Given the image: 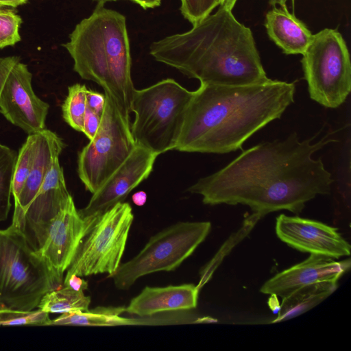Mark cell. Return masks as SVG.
Returning <instances> with one entry per match:
<instances>
[{
    "label": "cell",
    "instance_id": "30",
    "mask_svg": "<svg viewBox=\"0 0 351 351\" xmlns=\"http://www.w3.org/2000/svg\"><path fill=\"white\" fill-rule=\"evenodd\" d=\"M105 93H101L93 90H87L86 106L95 113L101 115L105 105Z\"/></svg>",
    "mask_w": 351,
    "mask_h": 351
},
{
    "label": "cell",
    "instance_id": "31",
    "mask_svg": "<svg viewBox=\"0 0 351 351\" xmlns=\"http://www.w3.org/2000/svg\"><path fill=\"white\" fill-rule=\"evenodd\" d=\"M19 62L20 58L16 56L0 58V95L8 75Z\"/></svg>",
    "mask_w": 351,
    "mask_h": 351
},
{
    "label": "cell",
    "instance_id": "39",
    "mask_svg": "<svg viewBox=\"0 0 351 351\" xmlns=\"http://www.w3.org/2000/svg\"><path fill=\"white\" fill-rule=\"evenodd\" d=\"M3 8L2 7H0V9Z\"/></svg>",
    "mask_w": 351,
    "mask_h": 351
},
{
    "label": "cell",
    "instance_id": "27",
    "mask_svg": "<svg viewBox=\"0 0 351 351\" xmlns=\"http://www.w3.org/2000/svg\"><path fill=\"white\" fill-rule=\"evenodd\" d=\"M21 23L22 19L14 8L0 9V49L13 46L21 40L19 28Z\"/></svg>",
    "mask_w": 351,
    "mask_h": 351
},
{
    "label": "cell",
    "instance_id": "18",
    "mask_svg": "<svg viewBox=\"0 0 351 351\" xmlns=\"http://www.w3.org/2000/svg\"><path fill=\"white\" fill-rule=\"evenodd\" d=\"M199 289L193 284L145 287L130 301L125 312L140 317L167 311L191 310L197 305Z\"/></svg>",
    "mask_w": 351,
    "mask_h": 351
},
{
    "label": "cell",
    "instance_id": "38",
    "mask_svg": "<svg viewBox=\"0 0 351 351\" xmlns=\"http://www.w3.org/2000/svg\"><path fill=\"white\" fill-rule=\"evenodd\" d=\"M95 1H97L98 3H101L105 4V3H106V2H108V1H116L117 0H95Z\"/></svg>",
    "mask_w": 351,
    "mask_h": 351
},
{
    "label": "cell",
    "instance_id": "9",
    "mask_svg": "<svg viewBox=\"0 0 351 351\" xmlns=\"http://www.w3.org/2000/svg\"><path fill=\"white\" fill-rule=\"evenodd\" d=\"M95 137L78 154L77 173L86 189L96 192L125 160L136 143L131 123L107 94Z\"/></svg>",
    "mask_w": 351,
    "mask_h": 351
},
{
    "label": "cell",
    "instance_id": "6",
    "mask_svg": "<svg viewBox=\"0 0 351 351\" xmlns=\"http://www.w3.org/2000/svg\"><path fill=\"white\" fill-rule=\"evenodd\" d=\"M193 91L167 78L134 89L131 132L136 145L160 155L173 150Z\"/></svg>",
    "mask_w": 351,
    "mask_h": 351
},
{
    "label": "cell",
    "instance_id": "29",
    "mask_svg": "<svg viewBox=\"0 0 351 351\" xmlns=\"http://www.w3.org/2000/svg\"><path fill=\"white\" fill-rule=\"evenodd\" d=\"M101 123V115L95 113L88 107L84 119L83 133L92 140L97 134Z\"/></svg>",
    "mask_w": 351,
    "mask_h": 351
},
{
    "label": "cell",
    "instance_id": "1",
    "mask_svg": "<svg viewBox=\"0 0 351 351\" xmlns=\"http://www.w3.org/2000/svg\"><path fill=\"white\" fill-rule=\"evenodd\" d=\"M316 136L300 141L293 132L258 143L187 191L200 195L204 204L247 206L261 218L281 210L299 214L317 195L330 193L334 182L322 158L313 155L335 140L326 136L313 143Z\"/></svg>",
    "mask_w": 351,
    "mask_h": 351
},
{
    "label": "cell",
    "instance_id": "17",
    "mask_svg": "<svg viewBox=\"0 0 351 351\" xmlns=\"http://www.w3.org/2000/svg\"><path fill=\"white\" fill-rule=\"evenodd\" d=\"M64 147V141L55 132L46 128L36 132L33 165L20 195L14 202L12 223L21 230L27 208L40 188L54 161L59 158Z\"/></svg>",
    "mask_w": 351,
    "mask_h": 351
},
{
    "label": "cell",
    "instance_id": "16",
    "mask_svg": "<svg viewBox=\"0 0 351 351\" xmlns=\"http://www.w3.org/2000/svg\"><path fill=\"white\" fill-rule=\"evenodd\" d=\"M350 266V258L337 261L328 256L313 254L304 261L267 280L260 291L282 298L306 285L321 282H337Z\"/></svg>",
    "mask_w": 351,
    "mask_h": 351
},
{
    "label": "cell",
    "instance_id": "21",
    "mask_svg": "<svg viewBox=\"0 0 351 351\" xmlns=\"http://www.w3.org/2000/svg\"><path fill=\"white\" fill-rule=\"evenodd\" d=\"M123 312H125V306H98L84 311L61 314L51 319L49 325L114 326L149 324L145 321V317L140 319L122 317Z\"/></svg>",
    "mask_w": 351,
    "mask_h": 351
},
{
    "label": "cell",
    "instance_id": "37",
    "mask_svg": "<svg viewBox=\"0 0 351 351\" xmlns=\"http://www.w3.org/2000/svg\"><path fill=\"white\" fill-rule=\"evenodd\" d=\"M287 0H269V3L272 7H275L277 4H279L280 7L286 5V2ZM293 6L294 5L295 0H291Z\"/></svg>",
    "mask_w": 351,
    "mask_h": 351
},
{
    "label": "cell",
    "instance_id": "4",
    "mask_svg": "<svg viewBox=\"0 0 351 351\" xmlns=\"http://www.w3.org/2000/svg\"><path fill=\"white\" fill-rule=\"evenodd\" d=\"M73 60V70L84 80L101 86L130 123L135 88L126 19L98 3L93 13L77 23L62 45Z\"/></svg>",
    "mask_w": 351,
    "mask_h": 351
},
{
    "label": "cell",
    "instance_id": "24",
    "mask_svg": "<svg viewBox=\"0 0 351 351\" xmlns=\"http://www.w3.org/2000/svg\"><path fill=\"white\" fill-rule=\"evenodd\" d=\"M84 84H75L68 88V94L62 105V117L73 129L83 132L84 119L86 110V92Z\"/></svg>",
    "mask_w": 351,
    "mask_h": 351
},
{
    "label": "cell",
    "instance_id": "10",
    "mask_svg": "<svg viewBox=\"0 0 351 351\" xmlns=\"http://www.w3.org/2000/svg\"><path fill=\"white\" fill-rule=\"evenodd\" d=\"M133 220L132 207L124 202L99 215L81 241L66 276L112 275L121 264Z\"/></svg>",
    "mask_w": 351,
    "mask_h": 351
},
{
    "label": "cell",
    "instance_id": "7",
    "mask_svg": "<svg viewBox=\"0 0 351 351\" xmlns=\"http://www.w3.org/2000/svg\"><path fill=\"white\" fill-rule=\"evenodd\" d=\"M209 221H179L151 237L132 258L121 263L108 278L115 287L127 290L141 277L177 269L205 240Z\"/></svg>",
    "mask_w": 351,
    "mask_h": 351
},
{
    "label": "cell",
    "instance_id": "22",
    "mask_svg": "<svg viewBox=\"0 0 351 351\" xmlns=\"http://www.w3.org/2000/svg\"><path fill=\"white\" fill-rule=\"evenodd\" d=\"M90 304V298L84 291L62 286L47 292L40 300L37 308L49 314H63L87 311Z\"/></svg>",
    "mask_w": 351,
    "mask_h": 351
},
{
    "label": "cell",
    "instance_id": "12",
    "mask_svg": "<svg viewBox=\"0 0 351 351\" xmlns=\"http://www.w3.org/2000/svg\"><path fill=\"white\" fill-rule=\"evenodd\" d=\"M32 73L19 62L8 75L0 95V111L5 119L28 134L45 129L49 105L32 86Z\"/></svg>",
    "mask_w": 351,
    "mask_h": 351
},
{
    "label": "cell",
    "instance_id": "23",
    "mask_svg": "<svg viewBox=\"0 0 351 351\" xmlns=\"http://www.w3.org/2000/svg\"><path fill=\"white\" fill-rule=\"evenodd\" d=\"M17 155L15 150L0 143V222L7 219L10 210Z\"/></svg>",
    "mask_w": 351,
    "mask_h": 351
},
{
    "label": "cell",
    "instance_id": "2",
    "mask_svg": "<svg viewBox=\"0 0 351 351\" xmlns=\"http://www.w3.org/2000/svg\"><path fill=\"white\" fill-rule=\"evenodd\" d=\"M295 82L269 79L256 84L200 83L193 91L173 150L226 154L244 142L294 101Z\"/></svg>",
    "mask_w": 351,
    "mask_h": 351
},
{
    "label": "cell",
    "instance_id": "5",
    "mask_svg": "<svg viewBox=\"0 0 351 351\" xmlns=\"http://www.w3.org/2000/svg\"><path fill=\"white\" fill-rule=\"evenodd\" d=\"M62 286L23 230L13 223L0 230L1 308L35 310L47 292Z\"/></svg>",
    "mask_w": 351,
    "mask_h": 351
},
{
    "label": "cell",
    "instance_id": "8",
    "mask_svg": "<svg viewBox=\"0 0 351 351\" xmlns=\"http://www.w3.org/2000/svg\"><path fill=\"white\" fill-rule=\"evenodd\" d=\"M310 97L326 108H336L351 90V62L342 35L325 28L313 34L301 60Z\"/></svg>",
    "mask_w": 351,
    "mask_h": 351
},
{
    "label": "cell",
    "instance_id": "3",
    "mask_svg": "<svg viewBox=\"0 0 351 351\" xmlns=\"http://www.w3.org/2000/svg\"><path fill=\"white\" fill-rule=\"evenodd\" d=\"M149 53L202 84L246 86L270 79L251 29L222 6L189 31L152 43Z\"/></svg>",
    "mask_w": 351,
    "mask_h": 351
},
{
    "label": "cell",
    "instance_id": "11",
    "mask_svg": "<svg viewBox=\"0 0 351 351\" xmlns=\"http://www.w3.org/2000/svg\"><path fill=\"white\" fill-rule=\"evenodd\" d=\"M97 217H81L71 196L63 209L51 221L46 238L36 252L59 280L64 281V273L70 265L81 241L93 227Z\"/></svg>",
    "mask_w": 351,
    "mask_h": 351
},
{
    "label": "cell",
    "instance_id": "32",
    "mask_svg": "<svg viewBox=\"0 0 351 351\" xmlns=\"http://www.w3.org/2000/svg\"><path fill=\"white\" fill-rule=\"evenodd\" d=\"M63 286L68 287L75 291H84L88 288V282L75 274L66 276L63 281Z\"/></svg>",
    "mask_w": 351,
    "mask_h": 351
},
{
    "label": "cell",
    "instance_id": "34",
    "mask_svg": "<svg viewBox=\"0 0 351 351\" xmlns=\"http://www.w3.org/2000/svg\"><path fill=\"white\" fill-rule=\"evenodd\" d=\"M132 199L135 205L138 206H143L147 201V194L143 191H138L132 195Z\"/></svg>",
    "mask_w": 351,
    "mask_h": 351
},
{
    "label": "cell",
    "instance_id": "25",
    "mask_svg": "<svg viewBox=\"0 0 351 351\" xmlns=\"http://www.w3.org/2000/svg\"><path fill=\"white\" fill-rule=\"evenodd\" d=\"M36 143V132L29 134L18 153L12 188L14 202L17 200L32 167Z\"/></svg>",
    "mask_w": 351,
    "mask_h": 351
},
{
    "label": "cell",
    "instance_id": "13",
    "mask_svg": "<svg viewBox=\"0 0 351 351\" xmlns=\"http://www.w3.org/2000/svg\"><path fill=\"white\" fill-rule=\"evenodd\" d=\"M158 156L136 144L125 160L93 193L88 204L78 210L81 217H97L116 204L123 202L128 194L149 177Z\"/></svg>",
    "mask_w": 351,
    "mask_h": 351
},
{
    "label": "cell",
    "instance_id": "26",
    "mask_svg": "<svg viewBox=\"0 0 351 351\" xmlns=\"http://www.w3.org/2000/svg\"><path fill=\"white\" fill-rule=\"evenodd\" d=\"M49 313L37 308L22 311L0 307V326L49 325Z\"/></svg>",
    "mask_w": 351,
    "mask_h": 351
},
{
    "label": "cell",
    "instance_id": "35",
    "mask_svg": "<svg viewBox=\"0 0 351 351\" xmlns=\"http://www.w3.org/2000/svg\"><path fill=\"white\" fill-rule=\"evenodd\" d=\"M27 1L28 0H0V7L15 8Z\"/></svg>",
    "mask_w": 351,
    "mask_h": 351
},
{
    "label": "cell",
    "instance_id": "20",
    "mask_svg": "<svg viewBox=\"0 0 351 351\" xmlns=\"http://www.w3.org/2000/svg\"><path fill=\"white\" fill-rule=\"evenodd\" d=\"M338 287L337 282H321L302 287L282 298L277 317L278 322L295 317L315 307Z\"/></svg>",
    "mask_w": 351,
    "mask_h": 351
},
{
    "label": "cell",
    "instance_id": "15",
    "mask_svg": "<svg viewBox=\"0 0 351 351\" xmlns=\"http://www.w3.org/2000/svg\"><path fill=\"white\" fill-rule=\"evenodd\" d=\"M71 196L57 158L23 217V231L35 250L43 245L51 221Z\"/></svg>",
    "mask_w": 351,
    "mask_h": 351
},
{
    "label": "cell",
    "instance_id": "36",
    "mask_svg": "<svg viewBox=\"0 0 351 351\" xmlns=\"http://www.w3.org/2000/svg\"><path fill=\"white\" fill-rule=\"evenodd\" d=\"M237 0H219V6L224 7L232 10Z\"/></svg>",
    "mask_w": 351,
    "mask_h": 351
},
{
    "label": "cell",
    "instance_id": "33",
    "mask_svg": "<svg viewBox=\"0 0 351 351\" xmlns=\"http://www.w3.org/2000/svg\"><path fill=\"white\" fill-rule=\"evenodd\" d=\"M133 1L143 9L154 8L160 5L161 0H130Z\"/></svg>",
    "mask_w": 351,
    "mask_h": 351
},
{
    "label": "cell",
    "instance_id": "28",
    "mask_svg": "<svg viewBox=\"0 0 351 351\" xmlns=\"http://www.w3.org/2000/svg\"><path fill=\"white\" fill-rule=\"evenodd\" d=\"M219 5V0H181L180 12L193 25Z\"/></svg>",
    "mask_w": 351,
    "mask_h": 351
},
{
    "label": "cell",
    "instance_id": "14",
    "mask_svg": "<svg viewBox=\"0 0 351 351\" xmlns=\"http://www.w3.org/2000/svg\"><path fill=\"white\" fill-rule=\"evenodd\" d=\"M275 230L282 242L300 252L334 259L350 255L351 246L338 229L320 221L282 214Z\"/></svg>",
    "mask_w": 351,
    "mask_h": 351
},
{
    "label": "cell",
    "instance_id": "19",
    "mask_svg": "<svg viewBox=\"0 0 351 351\" xmlns=\"http://www.w3.org/2000/svg\"><path fill=\"white\" fill-rule=\"evenodd\" d=\"M264 25L269 38L287 55H302L313 39L305 23L290 13L287 5L273 7L267 12Z\"/></svg>",
    "mask_w": 351,
    "mask_h": 351
}]
</instances>
